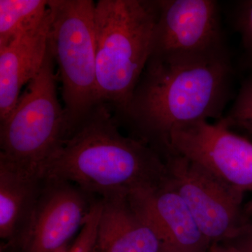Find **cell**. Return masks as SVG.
<instances>
[{
	"instance_id": "obj_17",
	"label": "cell",
	"mask_w": 252,
	"mask_h": 252,
	"mask_svg": "<svg viewBox=\"0 0 252 252\" xmlns=\"http://www.w3.org/2000/svg\"><path fill=\"white\" fill-rule=\"evenodd\" d=\"M234 25L241 36L244 49L252 67V0L238 3L235 12Z\"/></svg>"
},
{
	"instance_id": "obj_13",
	"label": "cell",
	"mask_w": 252,
	"mask_h": 252,
	"mask_svg": "<svg viewBox=\"0 0 252 252\" xmlns=\"http://www.w3.org/2000/svg\"><path fill=\"white\" fill-rule=\"evenodd\" d=\"M43 180L0 157V238L17 243L40 195Z\"/></svg>"
},
{
	"instance_id": "obj_3",
	"label": "cell",
	"mask_w": 252,
	"mask_h": 252,
	"mask_svg": "<svg viewBox=\"0 0 252 252\" xmlns=\"http://www.w3.org/2000/svg\"><path fill=\"white\" fill-rule=\"evenodd\" d=\"M158 0H99L94 8L97 97L122 116L152 54Z\"/></svg>"
},
{
	"instance_id": "obj_2",
	"label": "cell",
	"mask_w": 252,
	"mask_h": 252,
	"mask_svg": "<svg viewBox=\"0 0 252 252\" xmlns=\"http://www.w3.org/2000/svg\"><path fill=\"white\" fill-rule=\"evenodd\" d=\"M165 160L132 136L123 135L112 112L98 104L44 167L41 178L67 181L101 199L128 196L160 183Z\"/></svg>"
},
{
	"instance_id": "obj_5",
	"label": "cell",
	"mask_w": 252,
	"mask_h": 252,
	"mask_svg": "<svg viewBox=\"0 0 252 252\" xmlns=\"http://www.w3.org/2000/svg\"><path fill=\"white\" fill-rule=\"evenodd\" d=\"M49 46L59 67L63 108L72 134L98 105L95 2L92 0H49Z\"/></svg>"
},
{
	"instance_id": "obj_19",
	"label": "cell",
	"mask_w": 252,
	"mask_h": 252,
	"mask_svg": "<svg viewBox=\"0 0 252 252\" xmlns=\"http://www.w3.org/2000/svg\"><path fill=\"white\" fill-rule=\"evenodd\" d=\"M207 252H236L233 249L222 243H212Z\"/></svg>"
},
{
	"instance_id": "obj_1",
	"label": "cell",
	"mask_w": 252,
	"mask_h": 252,
	"mask_svg": "<svg viewBox=\"0 0 252 252\" xmlns=\"http://www.w3.org/2000/svg\"><path fill=\"white\" fill-rule=\"evenodd\" d=\"M233 79L229 54L204 59H149L126 112L114 119L165 159L174 131L223 117Z\"/></svg>"
},
{
	"instance_id": "obj_14",
	"label": "cell",
	"mask_w": 252,
	"mask_h": 252,
	"mask_svg": "<svg viewBox=\"0 0 252 252\" xmlns=\"http://www.w3.org/2000/svg\"><path fill=\"white\" fill-rule=\"evenodd\" d=\"M48 11L49 0H1L0 47L39 24Z\"/></svg>"
},
{
	"instance_id": "obj_20",
	"label": "cell",
	"mask_w": 252,
	"mask_h": 252,
	"mask_svg": "<svg viewBox=\"0 0 252 252\" xmlns=\"http://www.w3.org/2000/svg\"></svg>"
},
{
	"instance_id": "obj_16",
	"label": "cell",
	"mask_w": 252,
	"mask_h": 252,
	"mask_svg": "<svg viewBox=\"0 0 252 252\" xmlns=\"http://www.w3.org/2000/svg\"><path fill=\"white\" fill-rule=\"evenodd\" d=\"M101 211L102 201L99 200L94 204L84 226L79 231L75 241L71 245L68 252H92L95 242Z\"/></svg>"
},
{
	"instance_id": "obj_11",
	"label": "cell",
	"mask_w": 252,
	"mask_h": 252,
	"mask_svg": "<svg viewBox=\"0 0 252 252\" xmlns=\"http://www.w3.org/2000/svg\"><path fill=\"white\" fill-rule=\"evenodd\" d=\"M51 13L39 24L0 47V122L17 103L23 86L40 71L49 46Z\"/></svg>"
},
{
	"instance_id": "obj_6",
	"label": "cell",
	"mask_w": 252,
	"mask_h": 252,
	"mask_svg": "<svg viewBox=\"0 0 252 252\" xmlns=\"http://www.w3.org/2000/svg\"><path fill=\"white\" fill-rule=\"evenodd\" d=\"M165 162L167 182L185 200L211 244L228 241L250 221L243 207L245 193L182 156L170 154Z\"/></svg>"
},
{
	"instance_id": "obj_15",
	"label": "cell",
	"mask_w": 252,
	"mask_h": 252,
	"mask_svg": "<svg viewBox=\"0 0 252 252\" xmlns=\"http://www.w3.org/2000/svg\"><path fill=\"white\" fill-rule=\"evenodd\" d=\"M223 119L231 130L243 131L252 138V72L244 81L234 103Z\"/></svg>"
},
{
	"instance_id": "obj_7",
	"label": "cell",
	"mask_w": 252,
	"mask_h": 252,
	"mask_svg": "<svg viewBox=\"0 0 252 252\" xmlns=\"http://www.w3.org/2000/svg\"><path fill=\"white\" fill-rule=\"evenodd\" d=\"M149 59H204L229 54L214 0H158Z\"/></svg>"
},
{
	"instance_id": "obj_12",
	"label": "cell",
	"mask_w": 252,
	"mask_h": 252,
	"mask_svg": "<svg viewBox=\"0 0 252 252\" xmlns=\"http://www.w3.org/2000/svg\"><path fill=\"white\" fill-rule=\"evenodd\" d=\"M101 200L92 252H163L160 240L136 212L128 196Z\"/></svg>"
},
{
	"instance_id": "obj_8",
	"label": "cell",
	"mask_w": 252,
	"mask_h": 252,
	"mask_svg": "<svg viewBox=\"0 0 252 252\" xmlns=\"http://www.w3.org/2000/svg\"><path fill=\"white\" fill-rule=\"evenodd\" d=\"M170 154L186 158L238 191L252 193V140L229 128L223 118L174 131Z\"/></svg>"
},
{
	"instance_id": "obj_10",
	"label": "cell",
	"mask_w": 252,
	"mask_h": 252,
	"mask_svg": "<svg viewBox=\"0 0 252 252\" xmlns=\"http://www.w3.org/2000/svg\"><path fill=\"white\" fill-rule=\"evenodd\" d=\"M128 199L160 240L163 252H208L211 243L166 176L158 185L132 192Z\"/></svg>"
},
{
	"instance_id": "obj_9",
	"label": "cell",
	"mask_w": 252,
	"mask_h": 252,
	"mask_svg": "<svg viewBox=\"0 0 252 252\" xmlns=\"http://www.w3.org/2000/svg\"><path fill=\"white\" fill-rule=\"evenodd\" d=\"M99 198L67 181L44 179L17 243L23 252H68Z\"/></svg>"
},
{
	"instance_id": "obj_4",
	"label": "cell",
	"mask_w": 252,
	"mask_h": 252,
	"mask_svg": "<svg viewBox=\"0 0 252 252\" xmlns=\"http://www.w3.org/2000/svg\"><path fill=\"white\" fill-rule=\"evenodd\" d=\"M54 56L48 46L40 71L0 122V157L39 175L71 132L57 91Z\"/></svg>"
},
{
	"instance_id": "obj_18",
	"label": "cell",
	"mask_w": 252,
	"mask_h": 252,
	"mask_svg": "<svg viewBox=\"0 0 252 252\" xmlns=\"http://www.w3.org/2000/svg\"><path fill=\"white\" fill-rule=\"evenodd\" d=\"M222 244L236 252H252V221L245 223L233 238Z\"/></svg>"
}]
</instances>
